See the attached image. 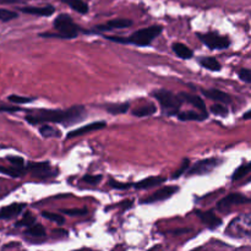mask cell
Returning a JSON list of instances; mask_svg holds the SVG:
<instances>
[{
  "instance_id": "cell-1",
  "label": "cell",
  "mask_w": 251,
  "mask_h": 251,
  "mask_svg": "<svg viewBox=\"0 0 251 251\" xmlns=\"http://www.w3.org/2000/svg\"><path fill=\"white\" fill-rule=\"evenodd\" d=\"M86 118V109L82 105H74L68 109H42L34 114H29L26 120L31 125L47 124V123H55V124L73 125L82 122Z\"/></svg>"
},
{
  "instance_id": "cell-2",
  "label": "cell",
  "mask_w": 251,
  "mask_h": 251,
  "mask_svg": "<svg viewBox=\"0 0 251 251\" xmlns=\"http://www.w3.org/2000/svg\"><path fill=\"white\" fill-rule=\"evenodd\" d=\"M163 28L162 26H150L147 28H141L139 31L134 32L129 38H120V37H110V36H104L105 38H108L109 41L118 42V43H131L134 46L137 47H146L153 42V39H156L159 34L162 33Z\"/></svg>"
},
{
  "instance_id": "cell-3",
  "label": "cell",
  "mask_w": 251,
  "mask_h": 251,
  "mask_svg": "<svg viewBox=\"0 0 251 251\" xmlns=\"http://www.w3.org/2000/svg\"><path fill=\"white\" fill-rule=\"evenodd\" d=\"M54 28L58 33H41V37H58V38H76L78 36V26L68 14H60L54 20Z\"/></svg>"
},
{
  "instance_id": "cell-4",
  "label": "cell",
  "mask_w": 251,
  "mask_h": 251,
  "mask_svg": "<svg viewBox=\"0 0 251 251\" xmlns=\"http://www.w3.org/2000/svg\"><path fill=\"white\" fill-rule=\"evenodd\" d=\"M152 97L156 98L161 104V109L166 115H176L179 113L183 100L179 96H176L171 91L156 90L152 91Z\"/></svg>"
},
{
  "instance_id": "cell-5",
  "label": "cell",
  "mask_w": 251,
  "mask_h": 251,
  "mask_svg": "<svg viewBox=\"0 0 251 251\" xmlns=\"http://www.w3.org/2000/svg\"><path fill=\"white\" fill-rule=\"evenodd\" d=\"M226 234L232 238H247L251 235V215H240L229 223Z\"/></svg>"
},
{
  "instance_id": "cell-6",
  "label": "cell",
  "mask_w": 251,
  "mask_h": 251,
  "mask_svg": "<svg viewBox=\"0 0 251 251\" xmlns=\"http://www.w3.org/2000/svg\"><path fill=\"white\" fill-rule=\"evenodd\" d=\"M199 38L210 49H226L230 46V41L228 37L220 36L218 33H212V32L205 34L200 33Z\"/></svg>"
},
{
  "instance_id": "cell-7",
  "label": "cell",
  "mask_w": 251,
  "mask_h": 251,
  "mask_svg": "<svg viewBox=\"0 0 251 251\" xmlns=\"http://www.w3.org/2000/svg\"><path fill=\"white\" fill-rule=\"evenodd\" d=\"M220 158H207L203 161L198 162L193 168L189 171L188 176H202V174H208L212 172L216 167L220 166Z\"/></svg>"
},
{
  "instance_id": "cell-8",
  "label": "cell",
  "mask_w": 251,
  "mask_h": 251,
  "mask_svg": "<svg viewBox=\"0 0 251 251\" xmlns=\"http://www.w3.org/2000/svg\"><path fill=\"white\" fill-rule=\"evenodd\" d=\"M247 202H250V200L247 198V196L240 195V194H230V195L226 196L225 199H222V200L218 202L217 207L218 210L221 211H227L229 210L232 206L242 205V203H247Z\"/></svg>"
},
{
  "instance_id": "cell-9",
  "label": "cell",
  "mask_w": 251,
  "mask_h": 251,
  "mask_svg": "<svg viewBox=\"0 0 251 251\" xmlns=\"http://www.w3.org/2000/svg\"><path fill=\"white\" fill-rule=\"evenodd\" d=\"M178 190H179L178 186H166V188H163V189H159L158 191H156L154 194H152V195L149 196V198L144 199V200H142V202L153 203V202H157V201L167 200V199L172 198V196H173Z\"/></svg>"
},
{
  "instance_id": "cell-10",
  "label": "cell",
  "mask_w": 251,
  "mask_h": 251,
  "mask_svg": "<svg viewBox=\"0 0 251 251\" xmlns=\"http://www.w3.org/2000/svg\"><path fill=\"white\" fill-rule=\"evenodd\" d=\"M105 126H107V124H105V122H95V123H91V124L83 125V126L78 127V129L73 130V131H70L68 135H66V139H74V137L82 136V135L90 134V132H92V131H97V130L104 129Z\"/></svg>"
},
{
  "instance_id": "cell-11",
  "label": "cell",
  "mask_w": 251,
  "mask_h": 251,
  "mask_svg": "<svg viewBox=\"0 0 251 251\" xmlns=\"http://www.w3.org/2000/svg\"><path fill=\"white\" fill-rule=\"evenodd\" d=\"M26 169L31 172L34 176H38V178H47V176H54V174H50V164H49V162H31L26 167Z\"/></svg>"
},
{
  "instance_id": "cell-12",
  "label": "cell",
  "mask_w": 251,
  "mask_h": 251,
  "mask_svg": "<svg viewBox=\"0 0 251 251\" xmlns=\"http://www.w3.org/2000/svg\"><path fill=\"white\" fill-rule=\"evenodd\" d=\"M132 25L131 20H126V19H115V20H110V21L105 22V24L98 25L96 26V29L98 31H112V29H122V28H126V27H130Z\"/></svg>"
},
{
  "instance_id": "cell-13",
  "label": "cell",
  "mask_w": 251,
  "mask_h": 251,
  "mask_svg": "<svg viewBox=\"0 0 251 251\" xmlns=\"http://www.w3.org/2000/svg\"><path fill=\"white\" fill-rule=\"evenodd\" d=\"M25 208H26V205L19 202L5 206V207L0 208V220H11V218L17 217Z\"/></svg>"
},
{
  "instance_id": "cell-14",
  "label": "cell",
  "mask_w": 251,
  "mask_h": 251,
  "mask_svg": "<svg viewBox=\"0 0 251 251\" xmlns=\"http://www.w3.org/2000/svg\"><path fill=\"white\" fill-rule=\"evenodd\" d=\"M195 212H196V216L202 221L203 225H206L208 228H211V229H215V228L220 227V226L222 225L221 218H218L217 216H216L213 212H211V211H207V212L195 211Z\"/></svg>"
},
{
  "instance_id": "cell-15",
  "label": "cell",
  "mask_w": 251,
  "mask_h": 251,
  "mask_svg": "<svg viewBox=\"0 0 251 251\" xmlns=\"http://www.w3.org/2000/svg\"><path fill=\"white\" fill-rule=\"evenodd\" d=\"M202 93L210 100H215V102H221L225 103V104H229L232 102V98L229 97V95H227L223 91L217 90V88H212V90H202Z\"/></svg>"
},
{
  "instance_id": "cell-16",
  "label": "cell",
  "mask_w": 251,
  "mask_h": 251,
  "mask_svg": "<svg viewBox=\"0 0 251 251\" xmlns=\"http://www.w3.org/2000/svg\"><path fill=\"white\" fill-rule=\"evenodd\" d=\"M179 97H180V100H183V102L189 103V104L194 105V107H195L198 110H200L201 113H203V114H207L205 103H203V100H201L199 96L188 95V93H179Z\"/></svg>"
},
{
  "instance_id": "cell-17",
  "label": "cell",
  "mask_w": 251,
  "mask_h": 251,
  "mask_svg": "<svg viewBox=\"0 0 251 251\" xmlns=\"http://www.w3.org/2000/svg\"><path fill=\"white\" fill-rule=\"evenodd\" d=\"M22 12L29 15H34V16H50L51 14H54L55 9H54L51 5H48V6H25L21 7Z\"/></svg>"
},
{
  "instance_id": "cell-18",
  "label": "cell",
  "mask_w": 251,
  "mask_h": 251,
  "mask_svg": "<svg viewBox=\"0 0 251 251\" xmlns=\"http://www.w3.org/2000/svg\"><path fill=\"white\" fill-rule=\"evenodd\" d=\"M166 180L167 179L164 176H150V178H146L136 183L134 186L137 190H145V189H151L153 186L161 185L162 183H166Z\"/></svg>"
},
{
  "instance_id": "cell-19",
  "label": "cell",
  "mask_w": 251,
  "mask_h": 251,
  "mask_svg": "<svg viewBox=\"0 0 251 251\" xmlns=\"http://www.w3.org/2000/svg\"><path fill=\"white\" fill-rule=\"evenodd\" d=\"M208 114H203L200 110L195 112V110H188V112H183L178 114V119L181 122H202V120L207 119Z\"/></svg>"
},
{
  "instance_id": "cell-20",
  "label": "cell",
  "mask_w": 251,
  "mask_h": 251,
  "mask_svg": "<svg viewBox=\"0 0 251 251\" xmlns=\"http://www.w3.org/2000/svg\"><path fill=\"white\" fill-rule=\"evenodd\" d=\"M172 48H173L174 53L181 59H191L194 55L193 50L183 43H174L173 46H172Z\"/></svg>"
},
{
  "instance_id": "cell-21",
  "label": "cell",
  "mask_w": 251,
  "mask_h": 251,
  "mask_svg": "<svg viewBox=\"0 0 251 251\" xmlns=\"http://www.w3.org/2000/svg\"><path fill=\"white\" fill-rule=\"evenodd\" d=\"M199 63L201 66L210 71H220L221 70V64L218 63L217 59L212 58V56H205V58L199 59Z\"/></svg>"
},
{
  "instance_id": "cell-22",
  "label": "cell",
  "mask_w": 251,
  "mask_h": 251,
  "mask_svg": "<svg viewBox=\"0 0 251 251\" xmlns=\"http://www.w3.org/2000/svg\"><path fill=\"white\" fill-rule=\"evenodd\" d=\"M60 1L68 4L71 9L75 10V11L78 12V14L85 15L88 12V5L86 4L83 0H60Z\"/></svg>"
},
{
  "instance_id": "cell-23",
  "label": "cell",
  "mask_w": 251,
  "mask_h": 251,
  "mask_svg": "<svg viewBox=\"0 0 251 251\" xmlns=\"http://www.w3.org/2000/svg\"><path fill=\"white\" fill-rule=\"evenodd\" d=\"M156 105L154 104H146V105H142V107L136 108V109L132 110V115L135 117H150V115L154 114L156 113Z\"/></svg>"
},
{
  "instance_id": "cell-24",
  "label": "cell",
  "mask_w": 251,
  "mask_h": 251,
  "mask_svg": "<svg viewBox=\"0 0 251 251\" xmlns=\"http://www.w3.org/2000/svg\"><path fill=\"white\" fill-rule=\"evenodd\" d=\"M26 234L29 235L32 238H44L47 235L46 229L42 225H32L29 227H27L26 229Z\"/></svg>"
},
{
  "instance_id": "cell-25",
  "label": "cell",
  "mask_w": 251,
  "mask_h": 251,
  "mask_svg": "<svg viewBox=\"0 0 251 251\" xmlns=\"http://www.w3.org/2000/svg\"><path fill=\"white\" fill-rule=\"evenodd\" d=\"M129 103H120V104H109L105 107V109L110 113V114H124L129 110Z\"/></svg>"
},
{
  "instance_id": "cell-26",
  "label": "cell",
  "mask_w": 251,
  "mask_h": 251,
  "mask_svg": "<svg viewBox=\"0 0 251 251\" xmlns=\"http://www.w3.org/2000/svg\"><path fill=\"white\" fill-rule=\"evenodd\" d=\"M250 172H251V162L243 164V166H240L239 168L234 172V174H233V180L234 181L240 180V179L244 178L247 174H249Z\"/></svg>"
},
{
  "instance_id": "cell-27",
  "label": "cell",
  "mask_w": 251,
  "mask_h": 251,
  "mask_svg": "<svg viewBox=\"0 0 251 251\" xmlns=\"http://www.w3.org/2000/svg\"><path fill=\"white\" fill-rule=\"evenodd\" d=\"M39 131L43 137H60V131L56 130L55 127L50 126V125H42L39 127Z\"/></svg>"
},
{
  "instance_id": "cell-28",
  "label": "cell",
  "mask_w": 251,
  "mask_h": 251,
  "mask_svg": "<svg viewBox=\"0 0 251 251\" xmlns=\"http://www.w3.org/2000/svg\"><path fill=\"white\" fill-rule=\"evenodd\" d=\"M22 172H24V169H19L16 167H14V168H7V167L0 166V173L6 174V176H12V178H19V176H21L24 174Z\"/></svg>"
},
{
  "instance_id": "cell-29",
  "label": "cell",
  "mask_w": 251,
  "mask_h": 251,
  "mask_svg": "<svg viewBox=\"0 0 251 251\" xmlns=\"http://www.w3.org/2000/svg\"><path fill=\"white\" fill-rule=\"evenodd\" d=\"M17 12L11 11V10L7 9H0V21L2 22H9L11 20L16 19Z\"/></svg>"
},
{
  "instance_id": "cell-30",
  "label": "cell",
  "mask_w": 251,
  "mask_h": 251,
  "mask_svg": "<svg viewBox=\"0 0 251 251\" xmlns=\"http://www.w3.org/2000/svg\"><path fill=\"white\" fill-rule=\"evenodd\" d=\"M42 216H43L44 218H47V220L51 221V222L58 223V225H63V223H64V217H63V216L58 215V213L46 212V211H44V212L42 213Z\"/></svg>"
},
{
  "instance_id": "cell-31",
  "label": "cell",
  "mask_w": 251,
  "mask_h": 251,
  "mask_svg": "<svg viewBox=\"0 0 251 251\" xmlns=\"http://www.w3.org/2000/svg\"><path fill=\"white\" fill-rule=\"evenodd\" d=\"M34 221H36V218H34L31 213L27 212L26 215L24 216V218H22L20 222L16 223V226L17 227H29V226L34 225Z\"/></svg>"
},
{
  "instance_id": "cell-32",
  "label": "cell",
  "mask_w": 251,
  "mask_h": 251,
  "mask_svg": "<svg viewBox=\"0 0 251 251\" xmlns=\"http://www.w3.org/2000/svg\"><path fill=\"white\" fill-rule=\"evenodd\" d=\"M9 102L14 103V104H25V103H29L32 102V98H28V97H21V96H17V95H12V96H9Z\"/></svg>"
},
{
  "instance_id": "cell-33",
  "label": "cell",
  "mask_w": 251,
  "mask_h": 251,
  "mask_svg": "<svg viewBox=\"0 0 251 251\" xmlns=\"http://www.w3.org/2000/svg\"><path fill=\"white\" fill-rule=\"evenodd\" d=\"M189 163H190V161H189V159H184L183 163H181V167L179 169H176V172H174V174H173V176H172V178H173V179L180 178V176H183V174L185 173L186 171H188Z\"/></svg>"
},
{
  "instance_id": "cell-34",
  "label": "cell",
  "mask_w": 251,
  "mask_h": 251,
  "mask_svg": "<svg viewBox=\"0 0 251 251\" xmlns=\"http://www.w3.org/2000/svg\"><path fill=\"white\" fill-rule=\"evenodd\" d=\"M211 112L216 115H221V117H226L228 114L227 107L223 104H213L211 107Z\"/></svg>"
},
{
  "instance_id": "cell-35",
  "label": "cell",
  "mask_w": 251,
  "mask_h": 251,
  "mask_svg": "<svg viewBox=\"0 0 251 251\" xmlns=\"http://www.w3.org/2000/svg\"><path fill=\"white\" fill-rule=\"evenodd\" d=\"M102 176H85L82 178V181L86 184H90V185H97L102 181Z\"/></svg>"
},
{
  "instance_id": "cell-36",
  "label": "cell",
  "mask_w": 251,
  "mask_h": 251,
  "mask_svg": "<svg viewBox=\"0 0 251 251\" xmlns=\"http://www.w3.org/2000/svg\"><path fill=\"white\" fill-rule=\"evenodd\" d=\"M7 161L10 162V163L12 164V166L14 167H16V168H19V169H25V161H24V158H21V157H16V156H14V157H7Z\"/></svg>"
},
{
  "instance_id": "cell-37",
  "label": "cell",
  "mask_w": 251,
  "mask_h": 251,
  "mask_svg": "<svg viewBox=\"0 0 251 251\" xmlns=\"http://www.w3.org/2000/svg\"><path fill=\"white\" fill-rule=\"evenodd\" d=\"M109 185L114 189H119V190H125V189H129L131 188L132 184L130 183H120V181H115V180H110L109 181Z\"/></svg>"
},
{
  "instance_id": "cell-38",
  "label": "cell",
  "mask_w": 251,
  "mask_h": 251,
  "mask_svg": "<svg viewBox=\"0 0 251 251\" xmlns=\"http://www.w3.org/2000/svg\"><path fill=\"white\" fill-rule=\"evenodd\" d=\"M239 77L244 82L251 83V69H242L239 71Z\"/></svg>"
},
{
  "instance_id": "cell-39",
  "label": "cell",
  "mask_w": 251,
  "mask_h": 251,
  "mask_svg": "<svg viewBox=\"0 0 251 251\" xmlns=\"http://www.w3.org/2000/svg\"><path fill=\"white\" fill-rule=\"evenodd\" d=\"M63 212L69 216H83L87 213V210L86 208H73V210H63Z\"/></svg>"
},
{
  "instance_id": "cell-40",
  "label": "cell",
  "mask_w": 251,
  "mask_h": 251,
  "mask_svg": "<svg viewBox=\"0 0 251 251\" xmlns=\"http://www.w3.org/2000/svg\"><path fill=\"white\" fill-rule=\"evenodd\" d=\"M19 107H7V105H0V112H9V113H15L19 112Z\"/></svg>"
},
{
  "instance_id": "cell-41",
  "label": "cell",
  "mask_w": 251,
  "mask_h": 251,
  "mask_svg": "<svg viewBox=\"0 0 251 251\" xmlns=\"http://www.w3.org/2000/svg\"><path fill=\"white\" fill-rule=\"evenodd\" d=\"M24 0H0V4H16V2H21Z\"/></svg>"
},
{
  "instance_id": "cell-42",
  "label": "cell",
  "mask_w": 251,
  "mask_h": 251,
  "mask_svg": "<svg viewBox=\"0 0 251 251\" xmlns=\"http://www.w3.org/2000/svg\"><path fill=\"white\" fill-rule=\"evenodd\" d=\"M243 119H251V110H248V112L243 115Z\"/></svg>"
}]
</instances>
